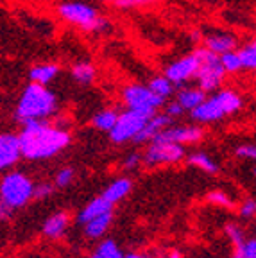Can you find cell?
<instances>
[{"label":"cell","instance_id":"cell-16","mask_svg":"<svg viewBox=\"0 0 256 258\" xmlns=\"http://www.w3.org/2000/svg\"><path fill=\"white\" fill-rule=\"evenodd\" d=\"M59 72H61L59 64H56V63L34 64V67L29 70V79H31V83H38V85L48 86L57 76H59Z\"/></svg>","mask_w":256,"mask_h":258},{"label":"cell","instance_id":"cell-11","mask_svg":"<svg viewBox=\"0 0 256 258\" xmlns=\"http://www.w3.org/2000/svg\"><path fill=\"white\" fill-rule=\"evenodd\" d=\"M22 158L20 140L15 133H0V170L13 167Z\"/></svg>","mask_w":256,"mask_h":258},{"label":"cell","instance_id":"cell-3","mask_svg":"<svg viewBox=\"0 0 256 258\" xmlns=\"http://www.w3.org/2000/svg\"><path fill=\"white\" fill-rule=\"evenodd\" d=\"M57 13L65 22L83 29L84 32H100L109 27V22L100 16L97 8L83 0H65L57 6Z\"/></svg>","mask_w":256,"mask_h":258},{"label":"cell","instance_id":"cell-26","mask_svg":"<svg viewBox=\"0 0 256 258\" xmlns=\"http://www.w3.org/2000/svg\"><path fill=\"white\" fill-rule=\"evenodd\" d=\"M149 88L152 90V92L156 93V95L163 97V99H167V97H170L174 93V85L170 83V81L167 79L165 76H156L152 77L151 81H149Z\"/></svg>","mask_w":256,"mask_h":258},{"label":"cell","instance_id":"cell-41","mask_svg":"<svg viewBox=\"0 0 256 258\" xmlns=\"http://www.w3.org/2000/svg\"><path fill=\"white\" fill-rule=\"evenodd\" d=\"M168 258H183V253L177 249H172L170 253H168Z\"/></svg>","mask_w":256,"mask_h":258},{"label":"cell","instance_id":"cell-37","mask_svg":"<svg viewBox=\"0 0 256 258\" xmlns=\"http://www.w3.org/2000/svg\"><path fill=\"white\" fill-rule=\"evenodd\" d=\"M183 113H184V109L181 108V106L177 104L176 101L165 106V115H168V117L172 118V120H174V118H179L181 115H183Z\"/></svg>","mask_w":256,"mask_h":258},{"label":"cell","instance_id":"cell-8","mask_svg":"<svg viewBox=\"0 0 256 258\" xmlns=\"http://www.w3.org/2000/svg\"><path fill=\"white\" fill-rule=\"evenodd\" d=\"M122 101L127 108L142 109V111L156 113L158 108L165 104V99L152 92L149 86L144 85H129L122 90Z\"/></svg>","mask_w":256,"mask_h":258},{"label":"cell","instance_id":"cell-27","mask_svg":"<svg viewBox=\"0 0 256 258\" xmlns=\"http://www.w3.org/2000/svg\"><path fill=\"white\" fill-rule=\"evenodd\" d=\"M219 61L222 64L226 74H238L242 72V63L238 59V54L236 50H229V52H224L219 56Z\"/></svg>","mask_w":256,"mask_h":258},{"label":"cell","instance_id":"cell-33","mask_svg":"<svg viewBox=\"0 0 256 258\" xmlns=\"http://www.w3.org/2000/svg\"><path fill=\"white\" fill-rule=\"evenodd\" d=\"M236 158H242V160H254L256 158V147L252 144H242L235 149Z\"/></svg>","mask_w":256,"mask_h":258},{"label":"cell","instance_id":"cell-29","mask_svg":"<svg viewBox=\"0 0 256 258\" xmlns=\"http://www.w3.org/2000/svg\"><path fill=\"white\" fill-rule=\"evenodd\" d=\"M231 258H256V240L245 238L244 242L236 244Z\"/></svg>","mask_w":256,"mask_h":258},{"label":"cell","instance_id":"cell-19","mask_svg":"<svg viewBox=\"0 0 256 258\" xmlns=\"http://www.w3.org/2000/svg\"><path fill=\"white\" fill-rule=\"evenodd\" d=\"M111 210H113L111 203H108L104 198H102V196H99V198L92 199L88 205L81 210V214H79V217H77V221H79L81 224H84V222H88L90 219L99 217V215H102V214H108V212H111Z\"/></svg>","mask_w":256,"mask_h":258},{"label":"cell","instance_id":"cell-25","mask_svg":"<svg viewBox=\"0 0 256 258\" xmlns=\"http://www.w3.org/2000/svg\"><path fill=\"white\" fill-rule=\"evenodd\" d=\"M238 59L242 63V70H254L256 69V43L249 41V43L242 45L238 50Z\"/></svg>","mask_w":256,"mask_h":258},{"label":"cell","instance_id":"cell-6","mask_svg":"<svg viewBox=\"0 0 256 258\" xmlns=\"http://www.w3.org/2000/svg\"><path fill=\"white\" fill-rule=\"evenodd\" d=\"M152 115L154 113L151 111H142V109H131V108H127L124 113H118L115 125L109 131L111 142L113 144H127V142H133V138L140 133V129L144 127V124Z\"/></svg>","mask_w":256,"mask_h":258},{"label":"cell","instance_id":"cell-2","mask_svg":"<svg viewBox=\"0 0 256 258\" xmlns=\"http://www.w3.org/2000/svg\"><path fill=\"white\" fill-rule=\"evenodd\" d=\"M57 111V97L48 86L29 83L16 104V118L24 124L29 120H48Z\"/></svg>","mask_w":256,"mask_h":258},{"label":"cell","instance_id":"cell-22","mask_svg":"<svg viewBox=\"0 0 256 258\" xmlns=\"http://www.w3.org/2000/svg\"><path fill=\"white\" fill-rule=\"evenodd\" d=\"M70 76H72V79L76 81V83H79V85H90V83H93V79H95L97 70L90 61H79V63H76L72 67Z\"/></svg>","mask_w":256,"mask_h":258},{"label":"cell","instance_id":"cell-32","mask_svg":"<svg viewBox=\"0 0 256 258\" xmlns=\"http://www.w3.org/2000/svg\"><path fill=\"white\" fill-rule=\"evenodd\" d=\"M74 176H76V172H74V169H70V167L61 169L59 172L56 174V186H59V188L68 186L74 181Z\"/></svg>","mask_w":256,"mask_h":258},{"label":"cell","instance_id":"cell-34","mask_svg":"<svg viewBox=\"0 0 256 258\" xmlns=\"http://www.w3.org/2000/svg\"><path fill=\"white\" fill-rule=\"evenodd\" d=\"M54 186L48 185V183H40V185H34V190H32V198L34 199H45L52 194Z\"/></svg>","mask_w":256,"mask_h":258},{"label":"cell","instance_id":"cell-4","mask_svg":"<svg viewBox=\"0 0 256 258\" xmlns=\"http://www.w3.org/2000/svg\"><path fill=\"white\" fill-rule=\"evenodd\" d=\"M34 183L24 172L13 170L0 179V198L11 210L22 208L32 199Z\"/></svg>","mask_w":256,"mask_h":258},{"label":"cell","instance_id":"cell-44","mask_svg":"<svg viewBox=\"0 0 256 258\" xmlns=\"http://www.w3.org/2000/svg\"><path fill=\"white\" fill-rule=\"evenodd\" d=\"M104 2H116V0H104Z\"/></svg>","mask_w":256,"mask_h":258},{"label":"cell","instance_id":"cell-18","mask_svg":"<svg viewBox=\"0 0 256 258\" xmlns=\"http://www.w3.org/2000/svg\"><path fill=\"white\" fill-rule=\"evenodd\" d=\"M68 222H70V217L67 212H57L50 215L43 224V235H47L48 238H61L67 231Z\"/></svg>","mask_w":256,"mask_h":258},{"label":"cell","instance_id":"cell-1","mask_svg":"<svg viewBox=\"0 0 256 258\" xmlns=\"http://www.w3.org/2000/svg\"><path fill=\"white\" fill-rule=\"evenodd\" d=\"M20 153L31 161L54 158L65 151L72 142L68 129L54 125L48 120L24 122V129L18 135Z\"/></svg>","mask_w":256,"mask_h":258},{"label":"cell","instance_id":"cell-36","mask_svg":"<svg viewBox=\"0 0 256 258\" xmlns=\"http://www.w3.org/2000/svg\"><path fill=\"white\" fill-rule=\"evenodd\" d=\"M158 0H116V6L118 8H140V6H149L154 4Z\"/></svg>","mask_w":256,"mask_h":258},{"label":"cell","instance_id":"cell-13","mask_svg":"<svg viewBox=\"0 0 256 258\" xmlns=\"http://www.w3.org/2000/svg\"><path fill=\"white\" fill-rule=\"evenodd\" d=\"M170 124H172V118L168 117V115H165V113H161V115L154 113V115L149 117V120L144 124V127L140 129V133L133 138V142H135V144H147V142H151L152 138L160 133L161 129H165Z\"/></svg>","mask_w":256,"mask_h":258},{"label":"cell","instance_id":"cell-42","mask_svg":"<svg viewBox=\"0 0 256 258\" xmlns=\"http://www.w3.org/2000/svg\"><path fill=\"white\" fill-rule=\"evenodd\" d=\"M124 258H151V256H145V254H138V253H131V254H124Z\"/></svg>","mask_w":256,"mask_h":258},{"label":"cell","instance_id":"cell-28","mask_svg":"<svg viewBox=\"0 0 256 258\" xmlns=\"http://www.w3.org/2000/svg\"><path fill=\"white\" fill-rule=\"evenodd\" d=\"M97 254H99L100 258H124V253L120 251L118 244H116L115 240H111V238L100 242Z\"/></svg>","mask_w":256,"mask_h":258},{"label":"cell","instance_id":"cell-9","mask_svg":"<svg viewBox=\"0 0 256 258\" xmlns=\"http://www.w3.org/2000/svg\"><path fill=\"white\" fill-rule=\"evenodd\" d=\"M199 63H201L199 54H197V48H196L194 52L172 61V63L165 69L163 76L167 77L174 86H181V85H184V83H188L190 79H196Z\"/></svg>","mask_w":256,"mask_h":258},{"label":"cell","instance_id":"cell-12","mask_svg":"<svg viewBox=\"0 0 256 258\" xmlns=\"http://www.w3.org/2000/svg\"><path fill=\"white\" fill-rule=\"evenodd\" d=\"M190 117L196 122H201V124H208V122L222 120L226 115H224V111L220 109L215 95H212V97H206L199 106L190 109Z\"/></svg>","mask_w":256,"mask_h":258},{"label":"cell","instance_id":"cell-38","mask_svg":"<svg viewBox=\"0 0 256 258\" xmlns=\"http://www.w3.org/2000/svg\"><path fill=\"white\" fill-rule=\"evenodd\" d=\"M142 163V154L140 153H131L124 161V169L125 170H133Z\"/></svg>","mask_w":256,"mask_h":258},{"label":"cell","instance_id":"cell-5","mask_svg":"<svg viewBox=\"0 0 256 258\" xmlns=\"http://www.w3.org/2000/svg\"><path fill=\"white\" fill-rule=\"evenodd\" d=\"M197 54H199V69H197L196 79L199 88L204 93L217 92V90L222 86L224 83V69L219 61V56L213 54L208 48H197Z\"/></svg>","mask_w":256,"mask_h":258},{"label":"cell","instance_id":"cell-24","mask_svg":"<svg viewBox=\"0 0 256 258\" xmlns=\"http://www.w3.org/2000/svg\"><path fill=\"white\" fill-rule=\"evenodd\" d=\"M188 163L197 169L204 170V172L208 174H217L219 172V165H217V161L213 160L212 156H208L206 153H194L188 156Z\"/></svg>","mask_w":256,"mask_h":258},{"label":"cell","instance_id":"cell-31","mask_svg":"<svg viewBox=\"0 0 256 258\" xmlns=\"http://www.w3.org/2000/svg\"><path fill=\"white\" fill-rule=\"evenodd\" d=\"M226 235L229 237V240L233 242V246H236V244H240V242L245 240V235H244V230H242L238 224H228L226 226Z\"/></svg>","mask_w":256,"mask_h":258},{"label":"cell","instance_id":"cell-40","mask_svg":"<svg viewBox=\"0 0 256 258\" xmlns=\"http://www.w3.org/2000/svg\"><path fill=\"white\" fill-rule=\"evenodd\" d=\"M190 38H192V41H196V43H199V41L203 40V36H201V32H199V31H192Z\"/></svg>","mask_w":256,"mask_h":258},{"label":"cell","instance_id":"cell-43","mask_svg":"<svg viewBox=\"0 0 256 258\" xmlns=\"http://www.w3.org/2000/svg\"><path fill=\"white\" fill-rule=\"evenodd\" d=\"M88 258H100V256H99V254L95 253V254H92V256H88Z\"/></svg>","mask_w":256,"mask_h":258},{"label":"cell","instance_id":"cell-39","mask_svg":"<svg viewBox=\"0 0 256 258\" xmlns=\"http://www.w3.org/2000/svg\"><path fill=\"white\" fill-rule=\"evenodd\" d=\"M11 212H13V210L9 208L8 205H6L4 199L0 198V219H8L9 215H11Z\"/></svg>","mask_w":256,"mask_h":258},{"label":"cell","instance_id":"cell-7","mask_svg":"<svg viewBox=\"0 0 256 258\" xmlns=\"http://www.w3.org/2000/svg\"><path fill=\"white\" fill-rule=\"evenodd\" d=\"M183 158H184V147L181 144L152 140L149 144L147 151L142 154V163H145L147 167L174 165V163H179Z\"/></svg>","mask_w":256,"mask_h":258},{"label":"cell","instance_id":"cell-23","mask_svg":"<svg viewBox=\"0 0 256 258\" xmlns=\"http://www.w3.org/2000/svg\"><path fill=\"white\" fill-rule=\"evenodd\" d=\"M116 117H118V113H116L115 109H102V111L93 115L92 124H93V127L99 129V131L109 133V131L113 129V125H115Z\"/></svg>","mask_w":256,"mask_h":258},{"label":"cell","instance_id":"cell-14","mask_svg":"<svg viewBox=\"0 0 256 258\" xmlns=\"http://www.w3.org/2000/svg\"><path fill=\"white\" fill-rule=\"evenodd\" d=\"M236 47H238V40L229 32H215L204 38V48L212 50L217 56L229 52V50H236Z\"/></svg>","mask_w":256,"mask_h":258},{"label":"cell","instance_id":"cell-30","mask_svg":"<svg viewBox=\"0 0 256 258\" xmlns=\"http://www.w3.org/2000/svg\"><path fill=\"white\" fill-rule=\"evenodd\" d=\"M206 201L217 206H224V208H233L231 198H229L224 190H212V192L206 196Z\"/></svg>","mask_w":256,"mask_h":258},{"label":"cell","instance_id":"cell-35","mask_svg":"<svg viewBox=\"0 0 256 258\" xmlns=\"http://www.w3.org/2000/svg\"><path fill=\"white\" fill-rule=\"evenodd\" d=\"M240 215L244 219H252L256 215V203L254 199H245L240 206Z\"/></svg>","mask_w":256,"mask_h":258},{"label":"cell","instance_id":"cell-21","mask_svg":"<svg viewBox=\"0 0 256 258\" xmlns=\"http://www.w3.org/2000/svg\"><path fill=\"white\" fill-rule=\"evenodd\" d=\"M111 212L108 214H102L99 217H93L90 219L88 222H84V233L88 235L90 238H99L109 230V226H111Z\"/></svg>","mask_w":256,"mask_h":258},{"label":"cell","instance_id":"cell-17","mask_svg":"<svg viewBox=\"0 0 256 258\" xmlns=\"http://www.w3.org/2000/svg\"><path fill=\"white\" fill-rule=\"evenodd\" d=\"M204 99H206V93H204L199 86H184L183 90L177 92L176 102L184 111H190V109H194L196 106H199Z\"/></svg>","mask_w":256,"mask_h":258},{"label":"cell","instance_id":"cell-15","mask_svg":"<svg viewBox=\"0 0 256 258\" xmlns=\"http://www.w3.org/2000/svg\"><path fill=\"white\" fill-rule=\"evenodd\" d=\"M215 99H217V102H219L220 109L224 111L226 117H228V115H233V113H236V111H240L242 106H244L242 95L231 88L219 90V92L215 93Z\"/></svg>","mask_w":256,"mask_h":258},{"label":"cell","instance_id":"cell-10","mask_svg":"<svg viewBox=\"0 0 256 258\" xmlns=\"http://www.w3.org/2000/svg\"><path fill=\"white\" fill-rule=\"evenodd\" d=\"M203 137H204V131L199 125H167L152 140L174 142V144L186 145V144H197L199 140H203Z\"/></svg>","mask_w":256,"mask_h":258},{"label":"cell","instance_id":"cell-20","mask_svg":"<svg viewBox=\"0 0 256 258\" xmlns=\"http://www.w3.org/2000/svg\"><path fill=\"white\" fill-rule=\"evenodd\" d=\"M131 190H133L131 179H129V177H118V179H115V181L102 192V198L108 203H111V205H115V203L122 201Z\"/></svg>","mask_w":256,"mask_h":258}]
</instances>
